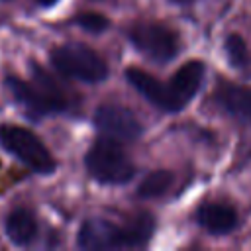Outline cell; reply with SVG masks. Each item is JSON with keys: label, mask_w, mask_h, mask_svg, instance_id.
<instances>
[{"label": "cell", "mask_w": 251, "mask_h": 251, "mask_svg": "<svg viewBox=\"0 0 251 251\" xmlns=\"http://www.w3.org/2000/svg\"><path fill=\"white\" fill-rule=\"evenodd\" d=\"M0 145L39 175H49L57 167L49 149L27 127L16 124H0Z\"/></svg>", "instance_id": "3"}, {"label": "cell", "mask_w": 251, "mask_h": 251, "mask_svg": "<svg viewBox=\"0 0 251 251\" xmlns=\"http://www.w3.org/2000/svg\"><path fill=\"white\" fill-rule=\"evenodd\" d=\"M4 227H6V235L10 237L12 243L24 247V245H29L35 235H37V220H35V214L27 208H16L12 210L8 216H6V222H4Z\"/></svg>", "instance_id": "12"}, {"label": "cell", "mask_w": 251, "mask_h": 251, "mask_svg": "<svg viewBox=\"0 0 251 251\" xmlns=\"http://www.w3.org/2000/svg\"><path fill=\"white\" fill-rule=\"evenodd\" d=\"M202 78H204V63L198 61V59L186 61L173 75V78L167 84V88H169V94H171L175 112L182 110L194 98V94L202 86Z\"/></svg>", "instance_id": "7"}, {"label": "cell", "mask_w": 251, "mask_h": 251, "mask_svg": "<svg viewBox=\"0 0 251 251\" xmlns=\"http://www.w3.org/2000/svg\"><path fill=\"white\" fill-rule=\"evenodd\" d=\"M6 86L10 88L14 98L25 108V112L31 118H41L45 114H51L49 104L45 102V98L41 96V92L37 90V86L33 82H27L24 78L10 75V76H6Z\"/></svg>", "instance_id": "11"}, {"label": "cell", "mask_w": 251, "mask_h": 251, "mask_svg": "<svg viewBox=\"0 0 251 251\" xmlns=\"http://www.w3.org/2000/svg\"><path fill=\"white\" fill-rule=\"evenodd\" d=\"M133 47L155 63H167L178 53L176 33L157 22H137L127 31Z\"/></svg>", "instance_id": "4"}, {"label": "cell", "mask_w": 251, "mask_h": 251, "mask_svg": "<svg viewBox=\"0 0 251 251\" xmlns=\"http://www.w3.org/2000/svg\"><path fill=\"white\" fill-rule=\"evenodd\" d=\"M78 247L102 251V249H122V247H135L133 235L129 226H116L108 220L90 218L84 220L78 229Z\"/></svg>", "instance_id": "5"}, {"label": "cell", "mask_w": 251, "mask_h": 251, "mask_svg": "<svg viewBox=\"0 0 251 251\" xmlns=\"http://www.w3.org/2000/svg\"><path fill=\"white\" fill-rule=\"evenodd\" d=\"M214 100L229 116L243 122H251V88L222 82L214 94Z\"/></svg>", "instance_id": "10"}, {"label": "cell", "mask_w": 251, "mask_h": 251, "mask_svg": "<svg viewBox=\"0 0 251 251\" xmlns=\"http://www.w3.org/2000/svg\"><path fill=\"white\" fill-rule=\"evenodd\" d=\"M175 182V175L171 171H153L149 173L137 186V196L139 198H157L163 196Z\"/></svg>", "instance_id": "14"}, {"label": "cell", "mask_w": 251, "mask_h": 251, "mask_svg": "<svg viewBox=\"0 0 251 251\" xmlns=\"http://www.w3.org/2000/svg\"><path fill=\"white\" fill-rule=\"evenodd\" d=\"M84 165L90 176L104 184H124L135 175V165L129 161L126 151L116 139L106 135L92 143L84 157Z\"/></svg>", "instance_id": "1"}, {"label": "cell", "mask_w": 251, "mask_h": 251, "mask_svg": "<svg viewBox=\"0 0 251 251\" xmlns=\"http://www.w3.org/2000/svg\"><path fill=\"white\" fill-rule=\"evenodd\" d=\"M196 222L208 233L224 235L237 226V214L227 202H204L196 210Z\"/></svg>", "instance_id": "9"}, {"label": "cell", "mask_w": 251, "mask_h": 251, "mask_svg": "<svg viewBox=\"0 0 251 251\" xmlns=\"http://www.w3.org/2000/svg\"><path fill=\"white\" fill-rule=\"evenodd\" d=\"M94 126L102 135L116 141H135L143 131L135 114L120 104L98 106L94 114Z\"/></svg>", "instance_id": "6"}, {"label": "cell", "mask_w": 251, "mask_h": 251, "mask_svg": "<svg viewBox=\"0 0 251 251\" xmlns=\"http://www.w3.org/2000/svg\"><path fill=\"white\" fill-rule=\"evenodd\" d=\"M31 82L37 86V90L41 92V96L45 98V102L49 104L51 112H63L69 102H67V96L65 92L59 88V84L55 82V78L43 69L39 67L37 63H31Z\"/></svg>", "instance_id": "13"}, {"label": "cell", "mask_w": 251, "mask_h": 251, "mask_svg": "<svg viewBox=\"0 0 251 251\" xmlns=\"http://www.w3.org/2000/svg\"><path fill=\"white\" fill-rule=\"evenodd\" d=\"M41 6H53V4H57L59 0H37Z\"/></svg>", "instance_id": "17"}, {"label": "cell", "mask_w": 251, "mask_h": 251, "mask_svg": "<svg viewBox=\"0 0 251 251\" xmlns=\"http://www.w3.org/2000/svg\"><path fill=\"white\" fill-rule=\"evenodd\" d=\"M226 55L229 59V63L235 67V69H245L249 65V51H247V45L243 41L241 35L237 33H229L226 37Z\"/></svg>", "instance_id": "15"}, {"label": "cell", "mask_w": 251, "mask_h": 251, "mask_svg": "<svg viewBox=\"0 0 251 251\" xmlns=\"http://www.w3.org/2000/svg\"><path fill=\"white\" fill-rule=\"evenodd\" d=\"M75 22L90 33H100L110 25V20L104 14H98V12H80V14H76Z\"/></svg>", "instance_id": "16"}, {"label": "cell", "mask_w": 251, "mask_h": 251, "mask_svg": "<svg viewBox=\"0 0 251 251\" xmlns=\"http://www.w3.org/2000/svg\"><path fill=\"white\" fill-rule=\"evenodd\" d=\"M126 78L153 106H157L163 112H175L173 100H171V94H169V88L163 82H159V78H155L153 75H149L147 71L137 69V67H129L126 71Z\"/></svg>", "instance_id": "8"}, {"label": "cell", "mask_w": 251, "mask_h": 251, "mask_svg": "<svg viewBox=\"0 0 251 251\" xmlns=\"http://www.w3.org/2000/svg\"><path fill=\"white\" fill-rule=\"evenodd\" d=\"M53 67L69 78L82 82H100L108 76L106 61L84 43H65L51 51Z\"/></svg>", "instance_id": "2"}]
</instances>
